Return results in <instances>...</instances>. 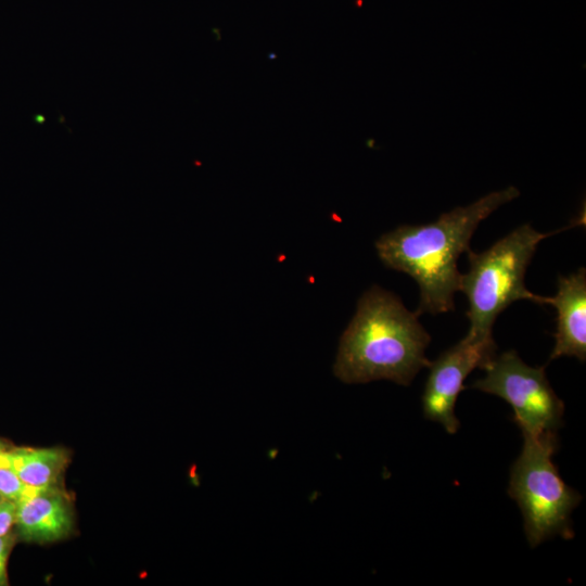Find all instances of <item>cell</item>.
<instances>
[{
    "instance_id": "14",
    "label": "cell",
    "mask_w": 586,
    "mask_h": 586,
    "mask_svg": "<svg viewBox=\"0 0 586 586\" xmlns=\"http://www.w3.org/2000/svg\"><path fill=\"white\" fill-rule=\"evenodd\" d=\"M2 500H3V497H2L1 494H0V502H1Z\"/></svg>"
},
{
    "instance_id": "8",
    "label": "cell",
    "mask_w": 586,
    "mask_h": 586,
    "mask_svg": "<svg viewBox=\"0 0 586 586\" xmlns=\"http://www.w3.org/2000/svg\"><path fill=\"white\" fill-rule=\"evenodd\" d=\"M542 304L557 309L556 344L550 360L561 356L586 359V269L568 277H559L558 292L553 297H542Z\"/></svg>"
},
{
    "instance_id": "13",
    "label": "cell",
    "mask_w": 586,
    "mask_h": 586,
    "mask_svg": "<svg viewBox=\"0 0 586 586\" xmlns=\"http://www.w3.org/2000/svg\"><path fill=\"white\" fill-rule=\"evenodd\" d=\"M5 450H8V448L5 447V445H4L2 442H0V456H1Z\"/></svg>"
},
{
    "instance_id": "4",
    "label": "cell",
    "mask_w": 586,
    "mask_h": 586,
    "mask_svg": "<svg viewBox=\"0 0 586 586\" xmlns=\"http://www.w3.org/2000/svg\"><path fill=\"white\" fill-rule=\"evenodd\" d=\"M523 438L522 451L511 468L508 493L521 509L527 542L536 547L556 534L572 538L570 514L582 496L564 483L552 461L557 433Z\"/></svg>"
},
{
    "instance_id": "6",
    "label": "cell",
    "mask_w": 586,
    "mask_h": 586,
    "mask_svg": "<svg viewBox=\"0 0 586 586\" xmlns=\"http://www.w3.org/2000/svg\"><path fill=\"white\" fill-rule=\"evenodd\" d=\"M495 342H481L466 335L430 364V372L422 395L425 419L441 423L454 434L460 422L455 415V405L463 381L475 368L483 367L494 358Z\"/></svg>"
},
{
    "instance_id": "5",
    "label": "cell",
    "mask_w": 586,
    "mask_h": 586,
    "mask_svg": "<svg viewBox=\"0 0 586 586\" xmlns=\"http://www.w3.org/2000/svg\"><path fill=\"white\" fill-rule=\"evenodd\" d=\"M486 374L472 388L501 397L513 409V420L523 435L557 433L562 425L564 404L552 390L545 367H530L508 351L494 356L484 367Z\"/></svg>"
},
{
    "instance_id": "10",
    "label": "cell",
    "mask_w": 586,
    "mask_h": 586,
    "mask_svg": "<svg viewBox=\"0 0 586 586\" xmlns=\"http://www.w3.org/2000/svg\"><path fill=\"white\" fill-rule=\"evenodd\" d=\"M41 487L24 483L16 473L8 467H0V494L3 499L15 504L36 494Z\"/></svg>"
},
{
    "instance_id": "3",
    "label": "cell",
    "mask_w": 586,
    "mask_h": 586,
    "mask_svg": "<svg viewBox=\"0 0 586 586\" xmlns=\"http://www.w3.org/2000/svg\"><path fill=\"white\" fill-rule=\"evenodd\" d=\"M542 233L525 224L498 240L482 253L469 250V270L460 273L459 289L468 298L466 313L470 328L467 335L481 342H494L493 324L497 316L519 300L542 305V297L526 289L524 276L538 243L559 231Z\"/></svg>"
},
{
    "instance_id": "2",
    "label": "cell",
    "mask_w": 586,
    "mask_h": 586,
    "mask_svg": "<svg viewBox=\"0 0 586 586\" xmlns=\"http://www.w3.org/2000/svg\"><path fill=\"white\" fill-rule=\"evenodd\" d=\"M402 301L373 285L365 292L340 340L334 374L345 383L390 380L409 385L430 366L425 349L431 336Z\"/></svg>"
},
{
    "instance_id": "9",
    "label": "cell",
    "mask_w": 586,
    "mask_h": 586,
    "mask_svg": "<svg viewBox=\"0 0 586 586\" xmlns=\"http://www.w3.org/2000/svg\"><path fill=\"white\" fill-rule=\"evenodd\" d=\"M64 448L16 447L0 456V467H8L26 484L34 487H59L69 463Z\"/></svg>"
},
{
    "instance_id": "12",
    "label": "cell",
    "mask_w": 586,
    "mask_h": 586,
    "mask_svg": "<svg viewBox=\"0 0 586 586\" xmlns=\"http://www.w3.org/2000/svg\"><path fill=\"white\" fill-rule=\"evenodd\" d=\"M13 540L14 538L10 533L0 536V586L8 585L7 563Z\"/></svg>"
},
{
    "instance_id": "7",
    "label": "cell",
    "mask_w": 586,
    "mask_h": 586,
    "mask_svg": "<svg viewBox=\"0 0 586 586\" xmlns=\"http://www.w3.org/2000/svg\"><path fill=\"white\" fill-rule=\"evenodd\" d=\"M74 508L63 486L41 488L16 504L15 526L20 538L47 544L69 536L74 530Z\"/></svg>"
},
{
    "instance_id": "1",
    "label": "cell",
    "mask_w": 586,
    "mask_h": 586,
    "mask_svg": "<svg viewBox=\"0 0 586 586\" xmlns=\"http://www.w3.org/2000/svg\"><path fill=\"white\" fill-rule=\"evenodd\" d=\"M519 194L517 188L508 187L442 214L433 222L403 225L380 237L375 249L382 263L409 275L420 288L418 315L454 309L460 278L458 258L470 250V240L479 224Z\"/></svg>"
},
{
    "instance_id": "11",
    "label": "cell",
    "mask_w": 586,
    "mask_h": 586,
    "mask_svg": "<svg viewBox=\"0 0 586 586\" xmlns=\"http://www.w3.org/2000/svg\"><path fill=\"white\" fill-rule=\"evenodd\" d=\"M16 504L3 499L0 502V536L9 534L12 525L15 523Z\"/></svg>"
}]
</instances>
